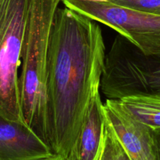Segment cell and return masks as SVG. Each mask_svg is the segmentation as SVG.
Listing matches in <instances>:
<instances>
[{"mask_svg":"<svg viewBox=\"0 0 160 160\" xmlns=\"http://www.w3.org/2000/svg\"><path fill=\"white\" fill-rule=\"evenodd\" d=\"M105 58L98 22L58 7L49 47L47 115L50 148L66 160L75 158L88 106L101 92Z\"/></svg>","mask_w":160,"mask_h":160,"instance_id":"obj_1","label":"cell"},{"mask_svg":"<svg viewBox=\"0 0 160 160\" xmlns=\"http://www.w3.org/2000/svg\"><path fill=\"white\" fill-rule=\"evenodd\" d=\"M61 2V0H32L24 32L18 78L26 124L49 146L47 101L49 47L52 25Z\"/></svg>","mask_w":160,"mask_h":160,"instance_id":"obj_2","label":"cell"},{"mask_svg":"<svg viewBox=\"0 0 160 160\" xmlns=\"http://www.w3.org/2000/svg\"><path fill=\"white\" fill-rule=\"evenodd\" d=\"M32 3V0H0V115L25 125L18 78Z\"/></svg>","mask_w":160,"mask_h":160,"instance_id":"obj_3","label":"cell"},{"mask_svg":"<svg viewBox=\"0 0 160 160\" xmlns=\"http://www.w3.org/2000/svg\"><path fill=\"white\" fill-rule=\"evenodd\" d=\"M101 90L107 99L160 93V56L145 55L121 35L106 53Z\"/></svg>","mask_w":160,"mask_h":160,"instance_id":"obj_4","label":"cell"},{"mask_svg":"<svg viewBox=\"0 0 160 160\" xmlns=\"http://www.w3.org/2000/svg\"><path fill=\"white\" fill-rule=\"evenodd\" d=\"M64 7L113 29L144 54L160 56V15L112 2L62 0Z\"/></svg>","mask_w":160,"mask_h":160,"instance_id":"obj_5","label":"cell"},{"mask_svg":"<svg viewBox=\"0 0 160 160\" xmlns=\"http://www.w3.org/2000/svg\"><path fill=\"white\" fill-rule=\"evenodd\" d=\"M106 122L130 160H158L153 130L137 120L119 100L103 103Z\"/></svg>","mask_w":160,"mask_h":160,"instance_id":"obj_6","label":"cell"},{"mask_svg":"<svg viewBox=\"0 0 160 160\" xmlns=\"http://www.w3.org/2000/svg\"><path fill=\"white\" fill-rule=\"evenodd\" d=\"M53 155L28 126L0 115V160H39Z\"/></svg>","mask_w":160,"mask_h":160,"instance_id":"obj_7","label":"cell"},{"mask_svg":"<svg viewBox=\"0 0 160 160\" xmlns=\"http://www.w3.org/2000/svg\"><path fill=\"white\" fill-rule=\"evenodd\" d=\"M105 124L101 92L93 97L87 111L75 160H96L101 152Z\"/></svg>","mask_w":160,"mask_h":160,"instance_id":"obj_8","label":"cell"},{"mask_svg":"<svg viewBox=\"0 0 160 160\" xmlns=\"http://www.w3.org/2000/svg\"><path fill=\"white\" fill-rule=\"evenodd\" d=\"M137 120L152 130L160 129V93H143L119 100Z\"/></svg>","mask_w":160,"mask_h":160,"instance_id":"obj_9","label":"cell"},{"mask_svg":"<svg viewBox=\"0 0 160 160\" xmlns=\"http://www.w3.org/2000/svg\"><path fill=\"white\" fill-rule=\"evenodd\" d=\"M112 2L139 11L160 15V0H114Z\"/></svg>","mask_w":160,"mask_h":160,"instance_id":"obj_10","label":"cell"},{"mask_svg":"<svg viewBox=\"0 0 160 160\" xmlns=\"http://www.w3.org/2000/svg\"><path fill=\"white\" fill-rule=\"evenodd\" d=\"M115 155H116V138L105 120L103 148L100 160H115Z\"/></svg>","mask_w":160,"mask_h":160,"instance_id":"obj_11","label":"cell"},{"mask_svg":"<svg viewBox=\"0 0 160 160\" xmlns=\"http://www.w3.org/2000/svg\"><path fill=\"white\" fill-rule=\"evenodd\" d=\"M116 138V137H115ZM115 160H130L127 154L122 148L121 144L118 141L116 138V155H115Z\"/></svg>","mask_w":160,"mask_h":160,"instance_id":"obj_12","label":"cell"},{"mask_svg":"<svg viewBox=\"0 0 160 160\" xmlns=\"http://www.w3.org/2000/svg\"><path fill=\"white\" fill-rule=\"evenodd\" d=\"M153 133L154 138H155V145H156L158 160H160V129L153 130Z\"/></svg>","mask_w":160,"mask_h":160,"instance_id":"obj_13","label":"cell"},{"mask_svg":"<svg viewBox=\"0 0 160 160\" xmlns=\"http://www.w3.org/2000/svg\"><path fill=\"white\" fill-rule=\"evenodd\" d=\"M39 160H66V159H64V158H62V157L60 156V155L53 154V155H51V156L47 157V158H42V159H39Z\"/></svg>","mask_w":160,"mask_h":160,"instance_id":"obj_14","label":"cell"},{"mask_svg":"<svg viewBox=\"0 0 160 160\" xmlns=\"http://www.w3.org/2000/svg\"><path fill=\"white\" fill-rule=\"evenodd\" d=\"M62 1V0H61ZM90 1H94V2H112L114 0H90Z\"/></svg>","mask_w":160,"mask_h":160,"instance_id":"obj_15","label":"cell"},{"mask_svg":"<svg viewBox=\"0 0 160 160\" xmlns=\"http://www.w3.org/2000/svg\"></svg>","mask_w":160,"mask_h":160,"instance_id":"obj_16","label":"cell"}]
</instances>
